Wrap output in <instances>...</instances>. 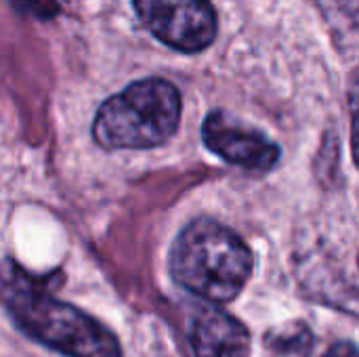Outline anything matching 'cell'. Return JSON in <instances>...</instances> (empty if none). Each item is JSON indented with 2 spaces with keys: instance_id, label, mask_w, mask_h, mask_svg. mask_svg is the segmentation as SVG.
Wrapping results in <instances>:
<instances>
[{
  "instance_id": "obj_10",
  "label": "cell",
  "mask_w": 359,
  "mask_h": 357,
  "mask_svg": "<svg viewBox=\"0 0 359 357\" xmlns=\"http://www.w3.org/2000/svg\"><path fill=\"white\" fill-rule=\"evenodd\" d=\"M358 263H359V261H358Z\"/></svg>"
},
{
  "instance_id": "obj_7",
  "label": "cell",
  "mask_w": 359,
  "mask_h": 357,
  "mask_svg": "<svg viewBox=\"0 0 359 357\" xmlns=\"http://www.w3.org/2000/svg\"><path fill=\"white\" fill-rule=\"evenodd\" d=\"M347 103H349V114H351V151H353V162L359 168V65L349 78Z\"/></svg>"
},
{
  "instance_id": "obj_6",
  "label": "cell",
  "mask_w": 359,
  "mask_h": 357,
  "mask_svg": "<svg viewBox=\"0 0 359 357\" xmlns=\"http://www.w3.org/2000/svg\"><path fill=\"white\" fill-rule=\"evenodd\" d=\"M189 345L196 357H248V328L217 305L202 307L189 326Z\"/></svg>"
},
{
  "instance_id": "obj_1",
  "label": "cell",
  "mask_w": 359,
  "mask_h": 357,
  "mask_svg": "<svg viewBox=\"0 0 359 357\" xmlns=\"http://www.w3.org/2000/svg\"><path fill=\"white\" fill-rule=\"evenodd\" d=\"M4 311L32 341L65 357H122L118 337L82 309L55 299L6 259Z\"/></svg>"
},
{
  "instance_id": "obj_9",
  "label": "cell",
  "mask_w": 359,
  "mask_h": 357,
  "mask_svg": "<svg viewBox=\"0 0 359 357\" xmlns=\"http://www.w3.org/2000/svg\"><path fill=\"white\" fill-rule=\"evenodd\" d=\"M324 357H359V347L351 341H339L326 351Z\"/></svg>"
},
{
  "instance_id": "obj_5",
  "label": "cell",
  "mask_w": 359,
  "mask_h": 357,
  "mask_svg": "<svg viewBox=\"0 0 359 357\" xmlns=\"http://www.w3.org/2000/svg\"><path fill=\"white\" fill-rule=\"evenodd\" d=\"M200 135L208 151L244 170L267 173L282 156L280 145L265 133L242 124L223 109H212L204 118Z\"/></svg>"
},
{
  "instance_id": "obj_8",
  "label": "cell",
  "mask_w": 359,
  "mask_h": 357,
  "mask_svg": "<svg viewBox=\"0 0 359 357\" xmlns=\"http://www.w3.org/2000/svg\"><path fill=\"white\" fill-rule=\"evenodd\" d=\"M330 6L351 25L359 27V0H330Z\"/></svg>"
},
{
  "instance_id": "obj_4",
  "label": "cell",
  "mask_w": 359,
  "mask_h": 357,
  "mask_svg": "<svg viewBox=\"0 0 359 357\" xmlns=\"http://www.w3.org/2000/svg\"><path fill=\"white\" fill-rule=\"evenodd\" d=\"M139 21L166 46L179 53H200L219 34L210 0H130Z\"/></svg>"
},
{
  "instance_id": "obj_2",
  "label": "cell",
  "mask_w": 359,
  "mask_h": 357,
  "mask_svg": "<svg viewBox=\"0 0 359 357\" xmlns=\"http://www.w3.org/2000/svg\"><path fill=\"white\" fill-rule=\"evenodd\" d=\"M252 267L250 246L231 227L212 219L187 223L168 250L170 280L212 305L233 301L248 284Z\"/></svg>"
},
{
  "instance_id": "obj_3",
  "label": "cell",
  "mask_w": 359,
  "mask_h": 357,
  "mask_svg": "<svg viewBox=\"0 0 359 357\" xmlns=\"http://www.w3.org/2000/svg\"><path fill=\"white\" fill-rule=\"evenodd\" d=\"M181 109V93L172 82L143 78L99 105L93 139L107 151L160 147L177 133Z\"/></svg>"
}]
</instances>
